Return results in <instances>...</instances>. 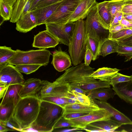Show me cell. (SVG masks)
Returning <instances> with one entry per match:
<instances>
[{"instance_id":"60","label":"cell","mask_w":132,"mask_h":132,"mask_svg":"<svg viewBox=\"0 0 132 132\" xmlns=\"http://www.w3.org/2000/svg\"><path fill=\"white\" fill-rule=\"evenodd\" d=\"M123 8L126 9H132V4H125Z\"/></svg>"},{"instance_id":"25","label":"cell","mask_w":132,"mask_h":132,"mask_svg":"<svg viewBox=\"0 0 132 132\" xmlns=\"http://www.w3.org/2000/svg\"><path fill=\"white\" fill-rule=\"evenodd\" d=\"M89 97L93 99L106 102L111 98H113L116 95L112 88H100L88 92L87 94Z\"/></svg>"},{"instance_id":"27","label":"cell","mask_w":132,"mask_h":132,"mask_svg":"<svg viewBox=\"0 0 132 132\" xmlns=\"http://www.w3.org/2000/svg\"><path fill=\"white\" fill-rule=\"evenodd\" d=\"M119 44L117 40L109 38L104 39L101 45L100 55L105 57L113 53H117Z\"/></svg>"},{"instance_id":"58","label":"cell","mask_w":132,"mask_h":132,"mask_svg":"<svg viewBox=\"0 0 132 132\" xmlns=\"http://www.w3.org/2000/svg\"><path fill=\"white\" fill-rule=\"evenodd\" d=\"M7 4L13 7V5L15 2L16 0H3Z\"/></svg>"},{"instance_id":"42","label":"cell","mask_w":132,"mask_h":132,"mask_svg":"<svg viewBox=\"0 0 132 132\" xmlns=\"http://www.w3.org/2000/svg\"><path fill=\"white\" fill-rule=\"evenodd\" d=\"M64 0H40L36 6L35 9L51 5Z\"/></svg>"},{"instance_id":"15","label":"cell","mask_w":132,"mask_h":132,"mask_svg":"<svg viewBox=\"0 0 132 132\" xmlns=\"http://www.w3.org/2000/svg\"><path fill=\"white\" fill-rule=\"evenodd\" d=\"M16 23V30L23 33L29 31L38 26L37 19L33 11L22 15Z\"/></svg>"},{"instance_id":"17","label":"cell","mask_w":132,"mask_h":132,"mask_svg":"<svg viewBox=\"0 0 132 132\" xmlns=\"http://www.w3.org/2000/svg\"><path fill=\"white\" fill-rule=\"evenodd\" d=\"M94 102L100 108H104L112 115V119L123 125H132V121L124 114L116 109L106 102L93 99Z\"/></svg>"},{"instance_id":"19","label":"cell","mask_w":132,"mask_h":132,"mask_svg":"<svg viewBox=\"0 0 132 132\" xmlns=\"http://www.w3.org/2000/svg\"><path fill=\"white\" fill-rule=\"evenodd\" d=\"M108 1L97 3V13L99 22L104 28L109 30L111 22V16L108 7Z\"/></svg>"},{"instance_id":"63","label":"cell","mask_w":132,"mask_h":132,"mask_svg":"<svg viewBox=\"0 0 132 132\" xmlns=\"http://www.w3.org/2000/svg\"><path fill=\"white\" fill-rule=\"evenodd\" d=\"M131 22L132 23V20L129 21Z\"/></svg>"},{"instance_id":"16","label":"cell","mask_w":132,"mask_h":132,"mask_svg":"<svg viewBox=\"0 0 132 132\" xmlns=\"http://www.w3.org/2000/svg\"><path fill=\"white\" fill-rule=\"evenodd\" d=\"M51 64L55 69L59 72H62L67 69L71 65L70 57L66 52L61 48L54 51L52 55Z\"/></svg>"},{"instance_id":"23","label":"cell","mask_w":132,"mask_h":132,"mask_svg":"<svg viewBox=\"0 0 132 132\" xmlns=\"http://www.w3.org/2000/svg\"><path fill=\"white\" fill-rule=\"evenodd\" d=\"M23 85L16 84L9 85L0 105H3L11 101L14 102L16 105L21 98L20 92Z\"/></svg>"},{"instance_id":"6","label":"cell","mask_w":132,"mask_h":132,"mask_svg":"<svg viewBox=\"0 0 132 132\" xmlns=\"http://www.w3.org/2000/svg\"><path fill=\"white\" fill-rule=\"evenodd\" d=\"M85 27L86 43L88 36L98 40L101 43L104 39L109 38V30L104 28L98 21L96 5L87 16L85 21Z\"/></svg>"},{"instance_id":"34","label":"cell","mask_w":132,"mask_h":132,"mask_svg":"<svg viewBox=\"0 0 132 132\" xmlns=\"http://www.w3.org/2000/svg\"><path fill=\"white\" fill-rule=\"evenodd\" d=\"M42 81V88L40 91L39 98L47 96L52 92L55 87L54 82H51L46 80H43Z\"/></svg>"},{"instance_id":"54","label":"cell","mask_w":132,"mask_h":132,"mask_svg":"<svg viewBox=\"0 0 132 132\" xmlns=\"http://www.w3.org/2000/svg\"><path fill=\"white\" fill-rule=\"evenodd\" d=\"M66 97L68 98H70L78 100L75 95L69 91V90L67 93Z\"/></svg>"},{"instance_id":"18","label":"cell","mask_w":132,"mask_h":132,"mask_svg":"<svg viewBox=\"0 0 132 132\" xmlns=\"http://www.w3.org/2000/svg\"><path fill=\"white\" fill-rule=\"evenodd\" d=\"M42 88V81L39 79L30 78L25 81L20 92L21 98L37 96V93Z\"/></svg>"},{"instance_id":"11","label":"cell","mask_w":132,"mask_h":132,"mask_svg":"<svg viewBox=\"0 0 132 132\" xmlns=\"http://www.w3.org/2000/svg\"><path fill=\"white\" fill-rule=\"evenodd\" d=\"M97 3L96 0H80L77 6L69 18L67 23L75 22L86 18Z\"/></svg>"},{"instance_id":"39","label":"cell","mask_w":132,"mask_h":132,"mask_svg":"<svg viewBox=\"0 0 132 132\" xmlns=\"http://www.w3.org/2000/svg\"><path fill=\"white\" fill-rule=\"evenodd\" d=\"M131 80L130 76L125 75L118 72L110 78L109 82L112 86L119 83Z\"/></svg>"},{"instance_id":"37","label":"cell","mask_w":132,"mask_h":132,"mask_svg":"<svg viewBox=\"0 0 132 132\" xmlns=\"http://www.w3.org/2000/svg\"><path fill=\"white\" fill-rule=\"evenodd\" d=\"M132 35V28L124 29L115 33H109V38L117 41Z\"/></svg>"},{"instance_id":"47","label":"cell","mask_w":132,"mask_h":132,"mask_svg":"<svg viewBox=\"0 0 132 132\" xmlns=\"http://www.w3.org/2000/svg\"><path fill=\"white\" fill-rule=\"evenodd\" d=\"M68 86L69 91L74 90L77 92L85 95L87 94V92L81 88L79 87L71 86Z\"/></svg>"},{"instance_id":"13","label":"cell","mask_w":132,"mask_h":132,"mask_svg":"<svg viewBox=\"0 0 132 132\" xmlns=\"http://www.w3.org/2000/svg\"><path fill=\"white\" fill-rule=\"evenodd\" d=\"M69 90L67 85L56 86L51 93L47 96L39 98L41 100L47 101L59 105L62 108L69 104L66 96Z\"/></svg>"},{"instance_id":"5","label":"cell","mask_w":132,"mask_h":132,"mask_svg":"<svg viewBox=\"0 0 132 132\" xmlns=\"http://www.w3.org/2000/svg\"><path fill=\"white\" fill-rule=\"evenodd\" d=\"M51 55L50 51L45 49L27 51L17 49L15 53L7 63L15 65L34 64L46 66L49 63Z\"/></svg>"},{"instance_id":"51","label":"cell","mask_w":132,"mask_h":132,"mask_svg":"<svg viewBox=\"0 0 132 132\" xmlns=\"http://www.w3.org/2000/svg\"><path fill=\"white\" fill-rule=\"evenodd\" d=\"M40 0H31V1L29 11L34 10L37 4Z\"/></svg>"},{"instance_id":"9","label":"cell","mask_w":132,"mask_h":132,"mask_svg":"<svg viewBox=\"0 0 132 132\" xmlns=\"http://www.w3.org/2000/svg\"><path fill=\"white\" fill-rule=\"evenodd\" d=\"M112 114L105 109L100 108L84 116L69 119L74 124L73 128L83 129L88 124L101 120L112 119Z\"/></svg>"},{"instance_id":"53","label":"cell","mask_w":132,"mask_h":132,"mask_svg":"<svg viewBox=\"0 0 132 132\" xmlns=\"http://www.w3.org/2000/svg\"><path fill=\"white\" fill-rule=\"evenodd\" d=\"M0 132H6L9 131H13V130L5 126L4 125L0 123Z\"/></svg>"},{"instance_id":"36","label":"cell","mask_w":132,"mask_h":132,"mask_svg":"<svg viewBox=\"0 0 132 132\" xmlns=\"http://www.w3.org/2000/svg\"><path fill=\"white\" fill-rule=\"evenodd\" d=\"M42 66L38 64H25L16 65L15 67L21 73L27 75L36 71Z\"/></svg>"},{"instance_id":"59","label":"cell","mask_w":132,"mask_h":132,"mask_svg":"<svg viewBox=\"0 0 132 132\" xmlns=\"http://www.w3.org/2000/svg\"><path fill=\"white\" fill-rule=\"evenodd\" d=\"M123 13L122 12V11L120 12L118 16V19L120 23L121 22L122 20L123 16Z\"/></svg>"},{"instance_id":"49","label":"cell","mask_w":132,"mask_h":132,"mask_svg":"<svg viewBox=\"0 0 132 132\" xmlns=\"http://www.w3.org/2000/svg\"><path fill=\"white\" fill-rule=\"evenodd\" d=\"M120 23L126 27L127 28H132V23L126 19L123 15Z\"/></svg>"},{"instance_id":"38","label":"cell","mask_w":132,"mask_h":132,"mask_svg":"<svg viewBox=\"0 0 132 132\" xmlns=\"http://www.w3.org/2000/svg\"><path fill=\"white\" fill-rule=\"evenodd\" d=\"M117 53L126 57L125 62L129 61L132 58V47L119 44Z\"/></svg>"},{"instance_id":"48","label":"cell","mask_w":132,"mask_h":132,"mask_svg":"<svg viewBox=\"0 0 132 132\" xmlns=\"http://www.w3.org/2000/svg\"><path fill=\"white\" fill-rule=\"evenodd\" d=\"M9 86L0 83V99L3 98Z\"/></svg>"},{"instance_id":"7","label":"cell","mask_w":132,"mask_h":132,"mask_svg":"<svg viewBox=\"0 0 132 132\" xmlns=\"http://www.w3.org/2000/svg\"><path fill=\"white\" fill-rule=\"evenodd\" d=\"M80 0H64L45 24L55 23L65 24L77 6Z\"/></svg>"},{"instance_id":"3","label":"cell","mask_w":132,"mask_h":132,"mask_svg":"<svg viewBox=\"0 0 132 132\" xmlns=\"http://www.w3.org/2000/svg\"><path fill=\"white\" fill-rule=\"evenodd\" d=\"M94 68L84 63L73 66L65 70L64 72L53 82L56 86H73L79 87L95 79L91 76Z\"/></svg>"},{"instance_id":"56","label":"cell","mask_w":132,"mask_h":132,"mask_svg":"<svg viewBox=\"0 0 132 132\" xmlns=\"http://www.w3.org/2000/svg\"><path fill=\"white\" fill-rule=\"evenodd\" d=\"M123 16L127 20L130 21L132 20V14L123 13Z\"/></svg>"},{"instance_id":"29","label":"cell","mask_w":132,"mask_h":132,"mask_svg":"<svg viewBox=\"0 0 132 132\" xmlns=\"http://www.w3.org/2000/svg\"><path fill=\"white\" fill-rule=\"evenodd\" d=\"M101 42L98 40L88 36L86 42V49H89L93 55V60L97 59L100 55V51Z\"/></svg>"},{"instance_id":"62","label":"cell","mask_w":132,"mask_h":132,"mask_svg":"<svg viewBox=\"0 0 132 132\" xmlns=\"http://www.w3.org/2000/svg\"><path fill=\"white\" fill-rule=\"evenodd\" d=\"M130 77L131 79V80L132 81V75L130 76Z\"/></svg>"},{"instance_id":"28","label":"cell","mask_w":132,"mask_h":132,"mask_svg":"<svg viewBox=\"0 0 132 132\" xmlns=\"http://www.w3.org/2000/svg\"><path fill=\"white\" fill-rule=\"evenodd\" d=\"M16 105L12 101L0 105V121L5 122L13 116Z\"/></svg>"},{"instance_id":"30","label":"cell","mask_w":132,"mask_h":132,"mask_svg":"<svg viewBox=\"0 0 132 132\" xmlns=\"http://www.w3.org/2000/svg\"><path fill=\"white\" fill-rule=\"evenodd\" d=\"M110 85L108 82L100 80H97L95 79L88 83L83 84L79 87L88 93L99 88H110Z\"/></svg>"},{"instance_id":"50","label":"cell","mask_w":132,"mask_h":132,"mask_svg":"<svg viewBox=\"0 0 132 132\" xmlns=\"http://www.w3.org/2000/svg\"><path fill=\"white\" fill-rule=\"evenodd\" d=\"M121 11L118 12L116 14L112 21L111 23L110 26L117 25L120 24L118 21V17L120 12Z\"/></svg>"},{"instance_id":"31","label":"cell","mask_w":132,"mask_h":132,"mask_svg":"<svg viewBox=\"0 0 132 132\" xmlns=\"http://www.w3.org/2000/svg\"><path fill=\"white\" fill-rule=\"evenodd\" d=\"M16 50L6 46H0V65L7 64L8 61L14 55Z\"/></svg>"},{"instance_id":"26","label":"cell","mask_w":132,"mask_h":132,"mask_svg":"<svg viewBox=\"0 0 132 132\" xmlns=\"http://www.w3.org/2000/svg\"><path fill=\"white\" fill-rule=\"evenodd\" d=\"M120 70L116 68L103 67L94 71L91 74V76L95 79L109 82L110 78Z\"/></svg>"},{"instance_id":"4","label":"cell","mask_w":132,"mask_h":132,"mask_svg":"<svg viewBox=\"0 0 132 132\" xmlns=\"http://www.w3.org/2000/svg\"><path fill=\"white\" fill-rule=\"evenodd\" d=\"M68 46L73 64L76 66L80 64L84 59L86 50L85 21L83 19L75 22Z\"/></svg>"},{"instance_id":"32","label":"cell","mask_w":132,"mask_h":132,"mask_svg":"<svg viewBox=\"0 0 132 132\" xmlns=\"http://www.w3.org/2000/svg\"><path fill=\"white\" fill-rule=\"evenodd\" d=\"M126 0H110L108 1V7L111 16V22L116 14L118 12L122 11L123 6L125 4Z\"/></svg>"},{"instance_id":"22","label":"cell","mask_w":132,"mask_h":132,"mask_svg":"<svg viewBox=\"0 0 132 132\" xmlns=\"http://www.w3.org/2000/svg\"><path fill=\"white\" fill-rule=\"evenodd\" d=\"M30 0H16L13 6L11 22L16 23L21 16L29 11Z\"/></svg>"},{"instance_id":"1","label":"cell","mask_w":132,"mask_h":132,"mask_svg":"<svg viewBox=\"0 0 132 132\" xmlns=\"http://www.w3.org/2000/svg\"><path fill=\"white\" fill-rule=\"evenodd\" d=\"M41 100L37 96L21 98L15 106L13 117L22 131L30 128L37 116Z\"/></svg>"},{"instance_id":"12","label":"cell","mask_w":132,"mask_h":132,"mask_svg":"<svg viewBox=\"0 0 132 132\" xmlns=\"http://www.w3.org/2000/svg\"><path fill=\"white\" fill-rule=\"evenodd\" d=\"M59 43L57 39L46 30L39 32L35 36L32 46L33 47L45 49L55 47Z\"/></svg>"},{"instance_id":"21","label":"cell","mask_w":132,"mask_h":132,"mask_svg":"<svg viewBox=\"0 0 132 132\" xmlns=\"http://www.w3.org/2000/svg\"><path fill=\"white\" fill-rule=\"evenodd\" d=\"M116 95L127 103L132 104V81L121 82L112 86Z\"/></svg>"},{"instance_id":"41","label":"cell","mask_w":132,"mask_h":132,"mask_svg":"<svg viewBox=\"0 0 132 132\" xmlns=\"http://www.w3.org/2000/svg\"><path fill=\"white\" fill-rule=\"evenodd\" d=\"M68 127H73L74 124L70 120L65 119L62 116L55 125L53 129Z\"/></svg>"},{"instance_id":"61","label":"cell","mask_w":132,"mask_h":132,"mask_svg":"<svg viewBox=\"0 0 132 132\" xmlns=\"http://www.w3.org/2000/svg\"><path fill=\"white\" fill-rule=\"evenodd\" d=\"M125 4H132V0H126Z\"/></svg>"},{"instance_id":"14","label":"cell","mask_w":132,"mask_h":132,"mask_svg":"<svg viewBox=\"0 0 132 132\" xmlns=\"http://www.w3.org/2000/svg\"><path fill=\"white\" fill-rule=\"evenodd\" d=\"M121 126L119 123L111 119L92 123L83 130L88 132H113Z\"/></svg>"},{"instance_id":"33","label":"cell","mask_w":132,"mask_h":132,"mask_svg":"<svg viewBox=\"0 0 132 132\" xmlns=\"http://www.w3.org/2000/svg\"><path fill=\"white\" fill-rule=\"evenodd\" d=\"M13 7L3 0H0V14L3 21L10 20L11 18Z\"/></svg>"},{"instance_id":"45","label":"cell","mask_w":132,"mask_h":132,"mask_svg":"<svg viewBox=\"0 0 132 132\" xmlns=\"http://www.w3.org/2000/svg\"><path fill=\"white\" fill-rule=\"evenodd\" d=\"M127 28H128L126 27L120 23L117 25L110 26L109 29V32L110 33H115L122 30Z\"/></svg>"},{"instance_id":"52","label":"cell","mask_w":132,"mask_h":132,"mask_svg":"<svg viewBox=\"0 0 132 132\" xmlns=\"http://www.w3.org/2000/svg\"><path fill=\"white\" fill-rule=\"evenodd\" d=\"M83 130V129L78 128H74L72 129H63L60 131H59V132H74V131H79L78 130Z\"/></svg>"},{"instance_id":"35","label":"cell","mask_w":132,"mask_h":132,"mask_svg":"<svg viewBox=\"0 0 132 132\" xmlns=\"http://www.w3.org/2000/svg\"><path fill=\"white\" fill-rule=\"evenodd\" d=\"M69 91L75 95L80 104L88 106H98L94 102L93 98L89 97L87 95L77 92L74 90Z\"/></svg>"},{"instance_id":"57","label":"cell","mask_w":132,"mask_h":132,"mask_svg":"<svg viewBox=\"0 0 132 132\" xmlns=\"http://www.w3.org/2000/svg\"><path fill=\"white\" fill-rule=\"evenodd\" d=\"M122 12L123 13L132 14V9H126L123 7Z\"/></svg>"},{"instance_id":"24","label":"cell","mask_w":132,"mask_h":132,"mask_svg":"<svg viewBox=\"0 0 132 132\" xmlns=\"http://www.w3.org/2000/svg\"><path fill=\"white\" fill-rule=\"evenodd\" d=\"M100 108L98 106L86 105L80 103L68 104L62 108V115L72 113L88 114Z\"/></svg>"},{"instance_id":"43","label":"cell","mask_w":132,"mask_h":132,"mask_svg":"<svg viewBox=\"0 0 132 132\" xmlns=\"http://www.w3.org/2000/svg\"><path fill=\"white\" fill-rule=\"evenodd\" d=\"M87 114L85 113H72L64 114L62 116L65 119L69 120L84 116Z\"/></svg>"},{"instance_id":"44","label":"cell","mask_w":132,"mask_h":132,"mask_svg":"<svg viewBox=\"0 0 132 132\" xmlns=\"http://www.w3.org/2000/svg\"><path fill=\"white\" fill-rule=\"evenodd\" d=\"M93 58V55L91 51L89 49H86L84 57V63L86 66L89 65Z\"/></svg>"},{"instance_id":"46","label":"cell","mask_w":132,"mask_h":132,"mask_svg":"<svg viewBox=\"0 0 132 132\" xmlns=\"http://www.w3.org/2000/svg\"><path fill=\"white\" fill-rule=\"evenodd\" d=\"M118 41L119 44L132 47V35Z\"/></svg>"},{"instance_id":"20","label":"cell","mask_w":132,"mask_h":132,"mask_svg":"<svg viewBox=\"0 0 132 132\" xmlns=\"http://www.w3.org/2000/svg\"><path fill=\"white\" fill-rule=\"evenodd\" d=\"M64 0L45 6L36 8L32 10L37 19V26L44 24L46 21Z\"/></svg>"},{"instance_id":"55","label":"cell","mask_w":132,"mask_h":132,"mask_svg":"<svg viewBox=\"0 0 132 132\" xmlns=\"http://www.w3.org/2000/svg\"><path fill=\"white\" fill-rule=\"evenodd\" d=\"M67 100L69 104L80 103L78 101L73 99L68 98Z\"/></svg>"},{"instance_id":"10","label":"cell","mask_w":132,"mask_h":132,"mask_svg":"<svg viewBox=\"0 0 132 132\" xmlns=\"http://www.w3.org/2000/svg\"><path fill=\"white\" fill-rule=\"evenodd\" d=\"M25 80L21 72L9 64L0 65V83L9 86L23 84Z\"/></svg>"},{"instance_id":"2","label":"cell","mask_w":132,"mask_h":132,"mask_svg":"<svg viewBox=\"0 0 132 132\" xmlns=\"http://www.w3.org/2000/svg\"><path fill=\"white\" fill-rule=\"evenodd\" d=\"M62 111L60 106L41 100L37 116L30 128L38 132L52 131L55 125L62 116Z\"/></svg>"},{"instance_id":"8","label":"cell","mask_w":132,"mask_h":132,"mask_svg":"<svg viewBox=\"0 0 132 132\" xmlns=\"http://www.w3.org/2000/svg\"><path fill=\"white\" fill-rule=\"evenodd\" d=\"M45 24L46 30L55 36L60 43L68 45L75 22H70L65 24L50 23Z\"/></svg>"},{"instance_id":"40","label":"cell","mask_w":132,"mask_h":132,"mask_svg":"<svg viewBox=\"0 0 132 132\" xmlns=\"http://www.w3.org/2000/svg\"><path fill=\"white\" fill-rule=\"evenodd\" d=\"M0 123L11 129L13 131H22L19 125L13 116L5 122L0 121Z\"/></svg>"}]
</instances>
